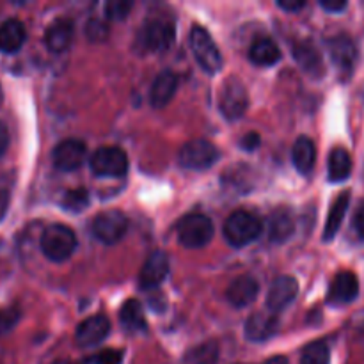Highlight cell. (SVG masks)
<instances>
[{
    "instance_id": "6da1fadb",
    "label": "cell",
    "mask_w": 364,
    "mask_h": 364,
    "mask_svg": "<svg viewBox=\"0 0 364 364\" xmlns=\"http://www.w3.org/2000/svg\"><path fill=\"white\" fill-rule=\"evenodd\" d=\"M41 251L50 262H66L77 249V237L73 230L64 224H52L41 235Z\"/></svg>"
},
{
    "instance_id": "7a4b0ae2",
    "label": "cell",
    "mask_w": 364,
    "mask_h": 364,
    "mask_svg": "<svg viewBox=\"0 0 364 364\" xmlns=\"http://www.w3.org/2000/svg\"><path fill=\"white\" fill-rule=\"evenodd\" d=\"M263 231V224L255 213L238 210L231 213L224 223V237L233 247H245L258 240Z\"/></svg>"
},
{
    "instance_id": "3957f363",
    "label": "cell",
    "mask_w": 364,
    "mask_h": 364,
    "mask_svg": "<svg viewBox=\"0 0 364 364\" xmlns=\"http://www.w3.org/2000/svg\"><path fill=\"white\" fill-rule=\"evenodd\" d=\"M191 48L196 60H198V64L206 71V73L213 75L217 73V71H220V68H223V55H220L219 48H217L212 36L206 32V28L199 27V25H194V27H192Z\"/></svg>"
},
{
    "instance_id": "277c9868",
    "label": "cell",
    "mask_w": 364,
    "mask_h": 364,
    "mask_svg": "<svg viewBox=\"0 0 364 364\" xmlns=\"http://www.w3.org/2000/svg\"><path fill=\"white\" fill-rule=\"evenodd\" d=\"M89 166L96 176L123 178L128 173V156L117 146H103L92 153Z\"/></svg>"
},
{
    "instance_id": "5b68a950",
    "label": "cell",
    "mask_w": 364,
    "mask_h": 364,
    "mask_svg": "<svg viewBox=\"0 0 364 364\" xmlns=\"http://www.w3.org/2000/svg\"><path fill=\"white\" fill-rule=\"evenodd\" d=\"M213 237V223L206 215L192 213L178 224V242L187 249L205 247Z\"/></svg>"
},
{
    "instance_id": "8992f818",
    "label": "cell",
    "mask_w": 364,
    "mask_h": 364,
    "mask_svg": "<svg viewBox=\"0 0 364 364\" xmlns=\"http://www.w3.org/2000/svg\"><path fill=\"white\" fill-rule=\"evenodd\" d=\"M219 107L226 119H240L249 107V92L245 89L244 82L235 77L228 78L223 85V92H220Z\"/></svg>"
},
{
    "instance_id": "52a82bcc",
    "label": "cell",
    "mask_w": 364,
    "mask_h": 364,
    "mask_svg": "<svg viewBox=\"0 0 364 364\" xmlns=\"http://www.w3.org/2000/svg\"><path fill=\"white\" fill-rule=\"evenodd\" d=\"M219 160V149L208 141H191L180 149L178 162L181 167L192 171H205Z\"/></svg>"
},
{
    "instance_id": "ba28073f",
    "label": "cell",
    "mask_w": 364,
    "mask_h": 364,
    "mask_svg": "<svg viewBox=\"0 0 364 364\" xmlns=\"http://www.w3.org/2000/svg\"><path fill=\"white\" fill-rule=\"evenodd\" d=\"M92 235L102 244L112 245L119 242L128 231V219L119 210H107L92 220Z\"/></svg>"
},
{
    "instance_id": "9c48e42d",
    "label": "cell",
    "mask_w": 364,
    "mask_h": 364,
    "mask_svg": "<svg viewBox=\"0 0 364 364\" xmlns=\"http://www.w3.org/2000/svg\"><path fill=\"white\" fill-rule=\"evenodd\" d=\"M85 153H87V148L84 142L78 139H66L53 149V166L64 173L77 171L84 164Z\"/></svg>"
},
{
    "instance_id": "30bf717a",
    "label": "cell",
    "mask_w": 364,
    "mask_h": 364,
    "mask_svg": "<svg viewBox=\"0 0 364 364\" xmlns=\"http://www.w3.org/2000/svg\"><path fill=\"white\" fill-rule=\"evenodd\" d=\"M174 23L169 20H151L142 31V45L151 52H166L174 43Z\"/></svg>"
},
{
    "instance_id": "8fae6325",
    "label": "cell",
    "mask_w": 364,
    "mask_h": 364,
    "mask_svg": "<svg viewBox=\"0 0 364 364\" xmlns=\"http://www.w3.org/2000/svg\"><path fill=\"white\" fill-rule=\"evenodd\" d=\"M329 55L333 63L336 64L338 70L343 73H350L354 70V64L358 60V46L352 41L350 36L336 34L327 41Z\"/></svg>"
},
{
    "instance_id": "7c38bea8",
    "label": "cell",
    "mask_w": 364,
    "mask_h": 364,
    "mask_svg": "<svg viewBox=\"0 0 364 364\" xmlns=\"http://www.w3.org/2000/svg\"><path fill=\"white\" fill-rule=\"evenodd\" d=\"M299 294V283L295 277L291 276H279L270 287L269 294H267V308L269 311L277 313L283 311L284 308L295 301Z\"/></svg>"
},
{
    "instance_id": "4fadbf2b",
    "label": "cell",
    "mask_w": 364,
    "mask_h": 364,
    "mask_svg": "<svg viewBox=\"0 0 364 364\" xmlns=\"http://www.w3.org/2000/svg\"><path fill=\"white\" fill-rule=\"evenodd\" d=\"M279 329V320H277L276 313L272 311H258L245 322V338L249 341H262L270 340L274 334Z\"/></svg>"
},
{
    "instance_id": "5bb4252c",
    "label": "cell",
    "mask_w": 364,
    "mask_h": 364,
    "mask_svg": "<svg viewBox=\"0 0 364 364\" xmlns=\"http://www.w3.org/2000/svg\"><path fill=\"white\" fill-rule=\"evenodd\" d=\"M167 274H169V258L166 256V252L156 251L142 265L141 274H139V284L142 290H151L166 279Z\"/></svg>"
},
{
    "instance_id": "9a60e30c",
    "label": "cell",
    "mask_w": 364,
    "mask_h": 364,
    "mask_svg": "<svg viewBox=\"0 0 364 364\" xmlns=\"http://www.w3.org/2000/svg\"><path fill=\"white\" fill-rule=\"evenodd\" d=\"M110 333V322L105 315H95L85 318L77 329V341L80 347H96Z\"/></svg>"
},
{
    "instance_id": "2e32d148",
    "label": "cell",
    "mask_w": 364,
    "mask_h": 364,
    "mask_svg": "<svg viewBox=\"0 0 364 364\" xmlns=\"http://www.w3.org/2000/svg\"><path fill=\"white\" fill-rule=\"evenodd\" d=\"M359 294V281L355 277L354 272H340L336 277L333 279L329 288V295H327V301L331 304H348V302L354 301Z\"/></svg>"
},
{
    "instance_id": "e0dca14e",
    "label": "cell",
    "mask_w": 364,
    "mask_h": 364,
    "mask_svg": "<svg viewBox=\"0 0 364 364\" xmlns=\"http://www.w3.org/2000/svg\"><path fill=\"white\" fill-rule=\"evenodd\" d=\"M258 291L259 284L255 277L240 276L230 284V288L226 290V299L235 308H245L251 302H255V299L258 297Z\"/></svg>"
},
{
    "instance_id": "ac0fdd59",
    "label": "cell",
    "mask_w": 364,
    "mask_h": 364,
    "mask_svg": "<svg viewBox=\"0 0 364 364\" xmlns=\"http://www.w3.org/2000/svg\"><path fill=\"white\" fill-rule=\"evenodd\" d=\"M294 59L311 77L320 78L323 75L322 55L311 41H301L294 45Z\"/></svg>"
},
{
    "instance_id": "d6986e66",
    "label": "cell",
    "mask_w": 364,
    "mask_h": 364,
    "mask_svg": "<svg viewBox=\"0 0 364 364\" xmlns=\"http://www.w3.org/2000/svg\"><path fill=\"white\" fill-rule=\"evenodd\" d=\"M178 89V75L174 71H162L159 77L155 78L151 85V91H149V100H151V105L155 109H162L167 103L173 100L174 92Z\"/></svg>"
},
{
    "instance_id": "ffe728a7",
    "label": "cell",
    "mask_w": 364,
    "mask_h": 364,
    "mask_svg": "<svg viewBox=\"0 0 364 364\" xmlns=\"http://www.w3.org/2000/svg\"><path fill=\"white\" fill-rule=\"evenodd\" d=\"M71 39H73V23L66 18H59L46 28L45 43L50 52H64L70 48Z\"/></svg>"
},
{
    "instance_id": "44dd1931",
    "label": "cell",
    "mask_w": 364,
    "mask_h": 364,
    "mask_svg": "<svg viewBox=\"0 0 364 364\" xmlns=\"http://www.w3.org/2000/svg\"><path fill=\"white\" fill-rule=\"evenodd\" d=\"M27 32L25 25L16 18H11L0 23V52L14 53L23 46Z\"/></svg>"
},
{
    "instance_id": "7402d4cb",
    "label": "cell",
    "mask_w": 364,
    "mask_h": 364,
    "mask_svg": "<svg viewBox=\"0 0 364 364\" xmlns=\"http://www.w3.org/2000/svg\"><path fill=\"white\" fill-rule=\"evenodd\" d=\"M291 159H294V166L299 173L302 174L311 173L316 162L315 142H313L309 137H306V135H301L294 144Z\"/></svg>"
},
{
    "instance_id": "603a6c76",
    "label": "cell",
    "mask_w": 364,
    "mask_h": 364,
    "mask_svg": "<svg viewBox=\"0 0 364 364\" xmlns=\"http://www.w3.org/2000/svg\"><path fill=\"white\" fill-rule=\"evenodd\" d=\"M348 205H350V192H343V194H340L334 199L333 206L329 210V217H327L326 230H323V242H331L336 237L341 224H343Z\"/></svg>"
},
{
    "instance_id": "cb8c5ba5",
    "label": "cell",
    "mask_w": 364,
    "mask_h": 364,
    "mask_svg": "<svg viewBox=\"0 0 364 364\" xmlns=\"http://www.w3.org/2000/svg\"><path fill=\"white\" fill-rule=\"evenodd\" d=\"M249 57L258 66H274L276 63H279L281 50L270 38H259L252 43Z\"/></svg>"
},
{
    "instance_id": "d4e9b609",
    "label": "cell",
    "mask_w": 364,
    "mask_h": 364,
    "mask_svg": "<svg viewBox=\"0 0 364 364\" xmlns=\"http://www.w3.org/2000/svg\"><path fill=\"white\" fill-rule=\"evenodd\" d=\"M352 173L350 153L345 148H334L329 155V180L334 183L345 181Z\"/></svg>"
},
{
    "instance_id": "484cf974",
    "label": "cell",
    "mask_w": 364,
    "mask_h": 364,
    "mask_svg": "<svg viewBox=\"0 0 364 364\" xmlns=\"http://www.w3.org/2000/svg\"><path fill=\"white\" fill-rule=\"evenodd\" d=\"M295 224L288 212H276L269 220V238L274 244H284L294 235Z\"/></svg>"
},
{
    "instance_id": "4316f807",
    "label": "cell",
    "mask_w": 364,
    "mask_h": 364,
    "mask_svg": "<svg viewBox=\"0 0 364 364\" xmlns=\"http://www.w3.org/2000/svg\"><path fill=\"white\" fill-rule=\"evenodd\" d=\"M119 320L124 329L128 331H144L146 326H148L146 323L144 309H142L141 302L135 301V299H130L128 302H124L119 313Z\"/></svg>"
},
{
    "instance_id": "83f0119b",
    "label": "cell",
    "mask_w": 364,
    "mask_h": 364,
    "mask_svg": "<svg viewBox=\"0 0 364 364\" xmlns=\"http://www.w3.org/2000/svg\"><path fill=\"white\" fill-rule=\"evenodd\" d=\"M219 359V347L213 341L208 343H203L199 347H196L194 350H191L185 358L187 364H215Z\"/></svg>"
},
{
    "instance_id": "f1b7e54d",
    "label": "cell",
    "mask_w": 364,
    "mask_h": 364,
    "mask_svg": "<svg viewBox=\"0 0 364 364\" xmlns=\"http://www.w3.org/2000/svg\"><path fill=\"white\" fill-rule=\"evenodd\" d=\"M329 347L323 341H316L306 348L301 364H329Z\"/></svg>"
},
{
    "instance_id": "f546056e",
    "label": "cell",
    "mask_w": 364,
    "mask_h": 364,
    "mask_svg": "<svg viewBox=\"0 0 364 364\" xmlns=\"http://www.w3.org/2000/svg\"><path fill=\"white\" fill-rule=\"evenodd\" d=\"M60 205L70 212H82L84 208L89 206V194L84 188H75V191H68L64 194Z\"/></svg>"
},
{
    "instance_id": "4dcf8cb0",
    "label": "cell",
    "mask_w": 364,
    "mask_h": 364,
    "mask_svg": "<svg viewBox=\"0 0 364 364\" xmlns=\"http://www.w3.org/2000/svg\"><path fill=\"white\" fill-rule=\"evenodd\" d=\"M134 2L130 0H109L105 4V14L109 20H124L130 14Z\"/></svg>"
},
{
    "instance_id": "1f68e13d",
    "label": "cell",
    "mask_w": 364,
    "mask_h": 364,
    "mask_svg": "<svg viewBox=\"0 0 364 364\" xmlns=\"http://www.w3.org/2000/svg\"><path fill=\"white\" fill-rule=\"evenodd\" d=\"M21 311L18 306H9V308L0 309V336L2 334H7L9 331L14 329V326L20 320Z\"/></svg>"
},
{
    "instance_id": "d6a6232c",
    "label": "cell",
    "mask_w": 364,
    "mask_h": 364,
    "mask_svg": "<svg viewBox=\"0 0 364 364\" xmlns=\"http://www.w3.org/2000/svg\"><path fill=\"white\" fill-rule=\"evenodd\" d=\"M85 34L92 43H102L109 38V27L102 20H89L85 25Z\"/></svg>"
},
{
    "instance_id": "836d02e7",
    "label": "cell",
    "mask_w": 364,
    "mask_h": 364,
    "mask_svg": "<svg viewBox=\"0 0 364 364\" xmlns=\"http://www.w3.org/2000/svg\"><path fill=\"white\" fill-rule=\"evenodd\" d=\"M96 364H121L123 363V350L117 348H105L95 358Z\"/></svg>"
},
{
    "instance_id": "e575fe53",
    "label": "cell",
    "mask_w": 364,
    "mask_h": 364,
    "mask_svg": "<svg viewBox=\"0 0 364 364\" xmlns=\"http://www.w3.org/2000/svg\"><path fill=\"white\" fill-rule=\"evenodd\" d=\"M240 146L245 151H255L259 146V135L255 134V132H249V134H245L244 137H242Z\"/></svg>"
},
{
    "instance_id": "d590c367",
    "label": "cell",
    "mask_w": 364,
    "mask_h": 364,
    "mask_svg": "<svg viewBox=\"0 0 364 364\" xmlns=\"http://www.w3.org/2000/svg\"><path fill=\"white\" fill-rule=\"evenodd\" d=\"M304 6H306L304 0H279V2H277V7H281V9L284 11H291V13L301 11Z\"/></svg>"
},
{
    "instance_id": "8d00e7d4",
    "label": "cell",
    "mask_w": 364,
    "mask_h": 364,
    "mask_svg": "<svg viewBox=\"0 0 364 364\" xmlns=\"http://www.w3.org/2000/svg\"><path fill=\"white\" fill-rule=\"evenodd\" d=\"M320 6L323 7L326 11H333V13H340L347 7V2L345 0H322Z\"/></svg>"
},
{
    "instance_id": "74e56055",
    "label": "cell",
    "mask_w": 364,
    "mask_h": 364,
    "mask_svg": "<svg viewBox=\"0 0 364 364\" xmlns=\"http://www.w3.org/2000/svg\"><path fill=\"white\" fill-rule=\"evenodd\" d=\"M7 148H9V130H7L6 124L0 121V156H4Z\"/></svg>"
},
{
    "instance_id": "f35d334b",
    "label": "cell",
    "mask_w": 364,
    "mask_h": 364,
    "mask_svg": "<svg viewBox=\"0 0 364 364\" xmlns=\"http://www.w3.org/2000/svg\"><path fill=\"white\" fill-rule=\"evenodd\" d=\"M354 228H355V231H358L359 237H361L364 240V205L358 210V213H355Z\"/></svg>"
},
{
    "instance_id": "ab89813d",
    "label": "cell",
    "mask_w": 364,
    "mask_h": 364,
    "mask_svg": "<svg viewBox=\"0 0 364 364\" xmlns=\"http://www.w3.org/2000/svg\"><path fill=\"white\" fill-rule=\"evenodd\" d=\"M7 205H9V194H7L6 188L0 187V219H2L4 213H6Z\"/></svg>"
},
{
    "instance_id": "60d3db41",
    "label": "cell",
    "mask_w": 364,
    "mask_h": 364,
    "mask_svg": "<svg viewBox=\"0 0 364 364\" xmlns=\"http://www.w3.org/2000/svg\"><path fill=\"white\" fill-rule=\"evenodd\" d=\"M263 364H290L288 359L284 355H276V358H270L269 361H265Z\"/></svg>"
},
{
    "instance_id": "b9f144b4",
    "label": "cell",
    "mask_w": 364,
    "mask_h": 364,
    "mask_svg": "<svg viewBox=\"0 0 364 364\" xmlns=\"http://www.w3.org/2000/svg\"><path fill=\"white\" fill-rule=\"evenodd\" d=\"M53 364H73V363L68 361V359H59V361H55Z\"/></svg>"
}]
</instances>
